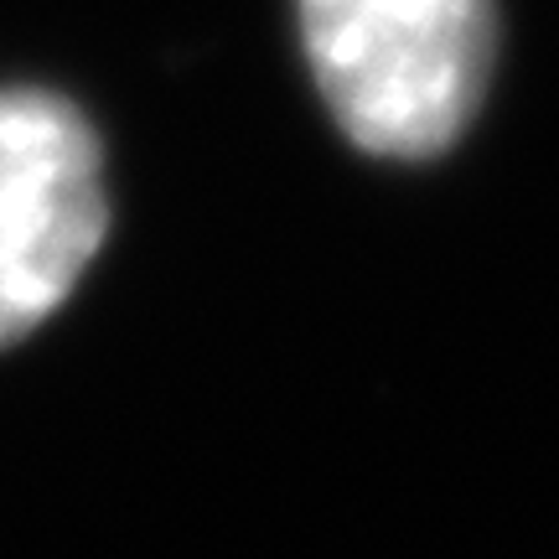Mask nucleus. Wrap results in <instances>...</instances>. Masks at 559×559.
<instances>
[{
    "label": "nucleus",
    "instance_id": "2",
    "mask_svg": "<svg viewBox=\"0 0 559 559\" xmlns=\"http://www.w3.org/2000/svg\"><path fill=\"white\" fill-rule=\"evenodd\" d=\"M109 239L104 140L73 99L0 88V353L73 296Z\"/></svg>",
    "mask_w": 559,
    "mask_h": 559
},
{
    "label": "nucleus",
    "instance_id": "1",
    "mask_svg": "<svg viewBox=\"0 0 559 559\" xmlns=\"http://www.w3.org/2000/svg\"><path fill=\"white\" fill-rule=\"evenodd\" d=\"M326 115L362 156L436 160L481 115L498 0H296Z\"/></svg>",
    "mask_w": 559,
    "mask_h": 559
}]
</instances>
